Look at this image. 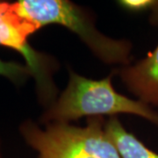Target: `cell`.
Listing matches in <instances>:
<instances>
[{
  "label": "cell",
  "instance_id": "cell-1",
  "mask_svg": "<svg viewBox=\"0 0 158 158\" xmlns=\"http://www.w3.org/2000/svg\"><path fill=\"white\" fill-rule=\"evenodd\" d=\"M113 73L107 77L86 78L72 70L66 89L40 117L42 124L69 123L82 117L116 116L128 113L139 116L158 127V112L137 99L117 92L112 84Z\"/></svg>",
  "mask_w": 158,
  "mask_h": 158
},
{
  "label": "cell",
  "instance_id": "cell-2",
  "mask_svg": "<svg viewBox=\"0 0 158 158\" xmlns=\"http://www.w3.org/2000/svg\"><path fill=\"white\" fill-rule=\"evenodd\" d=\"M15 11L40 29L47 25H61L78 35L102 62L127 66L130 63L132 43L106 36L95 27L94 19L82 7L66 0H19L12 2Z\"/></svg>",
  "mask_w": 158,
  "mask_h": 158
},
{
  "label": "cell",
  "instance_id": "cell-3",
  "mask_svg": "<svg viewBox=\"0 0 158 158\" xmlns=\"http://www.w3.org/2000/svg\"><path fill=\"white\" fill-rule=\"evenodd\" d=\"M105 124L103 117H90L85 127L54 122L42 129L28 119L20 124L19 133L38 158H121Z\"/></svg>",
  "mask_w": 158,
  "mask_h": 158
},
{
  "label": "cell",
  "instance_id": "cell-4",
  "mask_svg": "<svg viewBox=\"0 0 158 158\" xmlns=\"http://www.w3.org/2000/svg\"><path fill=\"white\" fill-rule=\"evenodd\" d=\"M0 46L22 56L35 81L40 102L49 106L56 99L57 88L52 77L56 67V61L30 45L28 38L12 22L9 2L6 1H0Z\"/></svg>",
  "mask_w": 158,
  "mask_h": 158
},
{
  "label": "cell",
  "instance_id": "cell-5",
  "mask_svg": "<svg viewBox=\"0 0 158 158\" xmlns=\"http://www.w3.org/2000/svg\"><path fill=\"white\" fill-rule=\"evenodd\" d=\"M117 74L137 100L158 112V44L146 57L133 65L122 66Z\"/></svg>",
  "mask_w": 158,
  "mask_h": 158
},
{
  "label": "cell",
  "instance_id": "cell-6",
  "mask_svg": "<svg viewBox=\"0 0 158 158\" xmlns=\"http://www.w3.org/2000/svg\"><path fill=\"white\" fill-rule=\"evenodd\" d=\"M105 130L121 158H158L157 153L127 132L116 116L111 117L106 122Z\"/></svg>",
  "mask_w": 158,
  "mask_h": 158
},
{
  "label": "cell",
  "instance_id": "cell-7",
  "mask_svg": "<svg viewBox=\"0 0 158 158\" xmlns=\"http://www.w3.org/2000/svg\"><path fill=\"white\" fill-rule=\"evenodd\" d=\"M0 76L11 81L13 85L21 86L32 77V74L26 64L0 59Z\"/></svg>",
  "mask_w": 158,
  "mask_h": 158
},
{
  "label": "cell",
  "instance_id": "cell-8",
  "mask_svg": "<svg viewBox=\"0 0 158 158\" xmlns=\"http://www.w3.org/2000/svg\"><path fill=\"white\" fill-rule=\"evenodd\" d=\"M156 0H123L119 4L127 10L133 11H141L150 9L155 5Z\"/></svg>",
  "mask_w": 158,
  "mask_h": 158
},
{
  "label": "cell",
  "instance_id": "cell-9",
  "mask_svg": "<svg viewBox=\"0 0 158 158\" xmlns=\"http://www.w3.org/2000/svg\"><path fill=\"white\" fill-rule=\"evenodd\" d=\"M151 16H150V21L154 25H158V1H156L155 5L151 8Z\"/></svg>",
  "mask_w": 158,
  "mask_h": 158
},
{
  "label": "cell",
  "instance_id": "cell-10",
  "mask_svg": "<svg viewBox=\"0 0 158 158\" xmlns=\"http://www.w3.org/2000/svg\"><path fill=\"white\" fill-rule=\"evenodd\" d=\"M0 158H4V156H3V151H2V141H1V138H0Z\"/></svg>",
  "mask_w": 158,
  "mask_h": 158
}]
</instances>
